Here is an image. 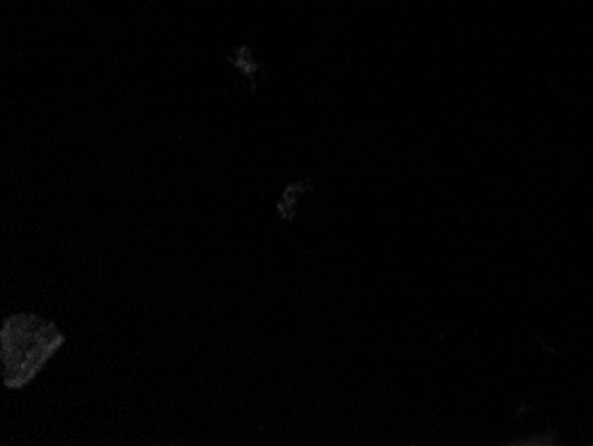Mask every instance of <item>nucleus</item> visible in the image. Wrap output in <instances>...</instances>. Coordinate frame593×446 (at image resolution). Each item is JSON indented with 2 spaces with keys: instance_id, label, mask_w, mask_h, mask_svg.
Returning <instances> with one entry per match:
<instances>
[{
  "instance_id": "obj_1",
  "label": "nucleus",
  "mask_w": 593,
  "mask_h": 446,
  "mask_svg": "<svg viewBox=\"0 0 593 446\" xmlns=\"http://www.w3.org/2000/svg\"><path fill=\"white\" fill-rule=\"evenodd\" d=\"M64 343L59 327L36 313H15L0 329L2 379L9 390L24 388Z\"/></svg>"
}]
</instances>
